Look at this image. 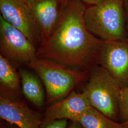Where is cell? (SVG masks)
I'll return each instance as SVG.
<instances>
[{
  "mask_svg": "<svg viewBox=\"0 0 128 128\" xmlns=\"http://www.w3.org/2000/svg\"><path fill=\"white\" fill-rule=\"evenodd\" d=\"M86 8L80 0H68L54 32L37 48V58L52 60L84 71L97 64L102 40L86 27Z\"/></svg>",
  "mask_w": 128,
  "mask_h": 128,
  "instance_id": "1",
  "label": "cell"
},
{
  "mask_svg": "<svg viewBox=\"0 0 128 128\" xmlns=\"http://www.w3.org/2000/svg\"><path fill=\"white\" fill-rule=\"evenodd\" d=\"M27 65L40 78L46 90V101L50 104L67 96L78 86L85 82L89 72L46 58H36Z\"/></svg>",
  "mask_w": 128,
  "mask_h": 128,
  "instance_id": "2",
  "label": "cell"
},
{
  "mask_svg": "<svg viewBox=\"0 0 128 128\" xmlns=\"http://www.w3.org/2000/svg\"><path fill=\"white\" fill-rule=\"evenodd\" d=\"M124 4L120 0H105L86 8L84 18L88 30L102 41H127Z\"/></svg>",
  "mask_w": 128,
  "mask_h": 128,
  "instance_id": "3",
  "label": "cell"
},
{
  "mask_svg": "<svg viewBox=\"0 0 128 128\" xmlns=\"http://www.w3.org/2000/svg\"><path fill=\"white\" fill-rule=\"evenodd\" d=\"M82 92L91 107L119 122L121 87L110 74L99 64L89 70Z\"/></svg>",
  "mask_w": 128,
  "mask_h": 128,
  "instance_id": "4",
  "label": "cell"
},
{
  "mask_svg": "<svg viewBox=\"0 0 128 128\" xmlns=\"http://www.w3.org/2000/svg\"><path fill=\"white\" fill-rule=\"evenodd\" d=\"M36 48L23 32L0 15V55L12 63L28 64L37 58Z\"/></svg>",
  "mask_w": 128,
  "mask_h": 128,
  "instance_id": "5",
  "label": "cell"
},
{
  "mask_svg": "<svg viewBox=\"0 0 128 128\" xmlns=\"http://www.w3.org/2000/svg\"><path fill=\"white\" fill-rule=\"evenodd\" d=\"M0 15L18 28L38 48L43 41L34 14L25 0H0Z\"/></svg>",
  "mask_w": 128,
  "mask_h": 128,
  "instance_id": "6",
  "label": "cell"
},
{
  "mask_svg": "<svg viewBox=\"0 0 128 128\" xmlns=\"http://www.w3.org/2000/svg\"><path fill=\"white\" fill-rule=\"evenodd\" d=\"M97 64L110 74L121 88L128 87V42L102 41Z\"/></svg>",
  "mask_w": 128,
  "mask_h": 128,
  "instance_id": "7",
  "label": "cell"
},
{
  "mask_svg": "<svg viewBox=\"0 0 128 128\" xmlns=\"http://www.w3.org/2000/svg\"><path fill=\"white\" fill-rule=\"evenodd\" d=\"M91 107L87 98L82 92H78L74 90L67 96L46 108L43 114L42 124L56 120H72Z\"/></svg>",
  "mask_w": 128,
  "mask_h": 128,
  "instance_id": "8",
  "label": "cell"
},
{
  "mask_svg": "<svg viewBox=\"0 0 128 128\" xmlns=\"http://www.w3.org/2000/svg\"><path fill=\"white\" fill-rule=\"evenodd\" d=\"M0 118L19 128H41L43 114L30 108L24 99L14 102L0 96Z\"/></svg>",
  "mask_w": 128,
  "mask_h": 128,
  "instance_id": "9",
  "label": "cell"
},
{
  "mask_svg": "<svg viewBox=\"0 0 128 128\" xmlns=\"http://www.w3.org/2000/svg\"><path fill=\"white\" fill-rule=\"evenodd\" d=\"M25 0L32 10L40 28L43 42L54 32L68 0Z\"/></svg>",
  "mask_w": 128,
  "mask_h": 128,
  "instance_id": "10",
  "label": "cell"
},
{
  "mask_svg": "<svg viewBox=\"0 0 128 128\" xmlns=\"http://www.w3.org/2000/svg\"><path fill=\"white\" fill-rule=\"evenodd\" d=\"M0 96L14 102L24 99L18 71L12 62L0 55Z\"/></svg>",
  "mask_w": 128,
  "mask_h": 128,
  "instance_id": "11",
  "label": "cell"
},
{
  "mask_svg": "<svg viewBox=\"0 0 128 128\" xmlns=\"http://www.w3.org/2000/svg\"><path fill=\"white\" fill-rule=\"evenodd\" d=\"M22 89L23 96L38 109H42L45 104L46 92L40 78L34 71L20 68Z\"/></svg>",
  "mask_w": 128,
  "mask_h": 128,
  "instance_id": "12",
  "label": "cell"
},
{
  "mask_svg": "<svg viewBox=\"0 0 128 128\" xmlns=\"http://www.w3.org/2000/svg\"><path fill=\"white\" fill-rule=\"evenodd\" d=\"M72 120L79 122L84 128H122V124L92 107Z\"/></svg>",
  "mask_w": 128,
  "mask_h": 128,
  "instance_id": "13",
  "label": "cell"
},
{
  "mask_svg": "<svg viewBox=\"0 0 128 128\" xmlns=\"http://www.w3.org/2000/svg\"><path fill=\"white\" fill-rule=\"evenodd\" d=\"M128 120V87L121 88L119 104V122L123 124Z\"/></svg>",
  "mask_w": 128,
  "mask_h": 128,
  "instance_id": "14",
  "label": "cell"
},
{
  "mask_svg": "<svg viewBox=\"0 0 128 128\" xmlns=\"http://www.w3.org/2000/svg\"><path fill=\"white\" fill-rule=\"evenodd\" d=\"M68 120L67 119L56 120L47 124H42L41 128H66Z\"/></svg>",
  "mask_w": 128,
  "mask_h": 128,
  "instance_id": "15",
  "label": "cell"
},
{
  "mask_svg": "<svg viewBox=\"0 0 128 128\" xmlns=\"http://www.w3.org/2000/svg\"><path fill=\"white\" fill-rule=\"evenodd\" d=\"M0 128H19L15 124L8 122L4 120H0Z\"/></svg>",
  "mask_w": 128,
  "mask_h": 128,
  "instance_id": "16",
  "label": "cell"
},
{
  "mask_svg": "<svg viewBox=\"0 0 128 128\" xmlns=\"http://www.w3.org/2000/svg\"><path fill=\"white\" fill-rule=\"evenodd\" d=\"M68 125L66 128H84L81 124L77 121L74 120H69Z\"/></svg>",
  "mask_w": 128,
  "mask_h": 128,
  "instance_id": "17",
  "label": "cell"
},
{
  "mask_svg": "<svg viewBox=\"0 0 128 128\" xmlns=\"http://www.w3.org/2000/svg\"><path fill=\"white\" fill-rule=\"evenodd\" d=\"M82 3L91 5H96L101 4L105 0H80Z\"/></svg>",
  "mask_w": 128,
  "mask_h": 128,
  "instance_id": "18",
  "label": "cell"
},
{
  "mask_svg": "<svg viewBox=\"0 0 128 128\" xmlns=\"http://www.w3.org/2000/svg\"><path fill=\"white\" fill-rule=\"evenodd\" d=\"M122 124V128H128V120L126 122Z\"/></svg>",
  "mask_w": 128,
  "mask_h": 128,
  "instance_id": "19",
  "label": "cell"
},
{
  "mask_svg": "<svg viewBox=\"0 0 128 128\" xmlns=\"http://www.w3.org/2000/svg\"><path fill=\"white\" fill-rule=\"evenodd\" d=\"M126 22H127V32H128V38H127V41L128 42V12L127 14H126Z\"/></svg>",
  "mask_w": 128,
  "mask_h": 128,
  "instance_id": "20",
  "label": "cell"
},
{
  "mask_svg": "<svg viewBox=\"0 0 128 128\" xmlns=\"http://www.w3.org/2000/svg\"><path fill=\"white\" fill-rule=\"evenodd\" d=\"M121 0V1H122V2H125V1L126 0Z\"/></svg>",
  "mask_w": 128,
  "mask_h": 128,
  "instance_id": "21",
  "label": "cell"
}]
</instances>
